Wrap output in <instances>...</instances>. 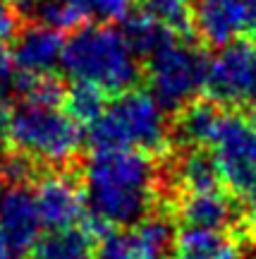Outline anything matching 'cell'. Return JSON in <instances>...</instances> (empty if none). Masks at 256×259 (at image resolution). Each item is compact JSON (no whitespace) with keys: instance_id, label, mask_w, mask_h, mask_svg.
<instances>
[{"instance_id":"d4e9b609","label":"cell","mask_w":256,"mask_h":259,"mask_svg":"<svg viewBox=\"0 0 256 259\" xmlns=\"http://www.w3.org/2000/svg\"><path fill=\"white\" fill-rule=\"evenodd\" d=\"M0 259H19V252L0 235Z\"/></svg>"},{"instance_id":"3957f363","label":"cell","mask_w":256,"mask_h":259,"mask_svg":"<svg viewBox=\"0 0 256 259\" xmlns=\"http://www.w3.org/2000/svg\"><path fill=\"white\" fill-rule=\"evenodd\" d=\"M168 122L165 108L153 94L125 92L106 106L98 120L91 122V142L96 149H132L156 151L165 144Z\"/></svg>"},{"instance_id":"484cf974","label":"cell","mask_w":256,"mask_h":259,"mask_svg":"<svg viewBox=\"0 0 256 259\" xmlns=\"http://www.w3.org/2000/svg\"><path fill=\"white\" fill-rule=\"evenodd\" d=\"M249 34L256 36V0H249Z\"/></svg>"},{"instance_id":"4fadbf2b","label":"cell","mask_w":256,"mask_h":259,"mask_svg":"<svg viewBox=\"0 0 256 259\" xmlns=\"http://www.w3.org/2000/svg\"><path fill=\"white\" fill-rule=\"evenodd\" d=\"M173 259H244L239 245L220 231L184 228L173 240Z\"/></svg>"},{"instance_id":"5bb4252c","label":"cell","mask_w":256,"mask_h":259,"mask_svg":"<svg viewBox=\"0 0 256 259\" xmlns=\"http://www.w3.org/2000/svg\"><path fill=\"white\" fill-rule=\"evenodd\" d=\"M91 247V233L74 226V228H65V231H50L46 238L36 242L34 254L36 259H89Z\"/></svg>"},{"instance_id":"9a60e30c","label":"cell","mask_w":256,"mask_h":259,"mask_svg":"<svg viewBox=\"0 0 256 259\" xmlns=\"http://www.w3.org/2000/svg\"><path fill=\"white\" fill-rule=\"evenodd\" d=\"M223 113L225 111H220V106L216 103H189L177 122V132L187 144L209 147L220 125Z\"/></svg>"},{"instance_id":"52a82bcc","label":"cell","mask_w":256,"mask_h":259,"mask_svg":"<svg viewBox=\"0 0 256 259\" xmlns=\"http://www.w3.org/2000/svg\"><path fill=\"white\" fill-rule=\"evenodd\" d=\"M170 245V226L163 219H144L106 235L98 245V259H165Z\"/></svg>"},{"instance_id":"ba28073f","label":"cell","mask_w":256,"mask_h":259,"mask_svg":"<svg viewBox=\"0 0 256 259\" xmlns=\"http://www.w3.org/2000/svg\"><path fill=\"white\" fill-rule=\"evenodd\" d=\"M41 213L36 194L24 185H8L0 192V235L22 254L41 240Z\"/></svg>"},{"instance_id":"7a4b0ae2","label":"cell","mask_w":256,"mask_h":259,"mask_svg":"<svg viewBox=\"0 0 256 259\" xmlns=\"http://www.w3.org/2000/svg\"><path fill=\"white\" fill-rule=\"evenodd\" d=\"M60 67L74 84H91L115 94H125L139 77L137 53L125 31L108 24L77 29L72 38L65 41Z\"/></svg>"},{"instance_id":"6da1fadb","label":"cell","mask_w":256,"mask_h":259,"mask_svg":"<svg viewBox=\"0 0 256 259\" xmlns=\"http://www.w3.org/2000/svg\"><path fill=\"white\" fill-rule=\"evenodd\" d=\"M156 168L144 151L96 149L84 166V202L108 226H137L151 209Z\"/></svg>"},{"instance_id":"7402d4cb","label":"cell","mask_w":256,"mask_h":259,"mask_svg":"<svg viewBox=\"0 0 256 259\" xmlns=\"http://www.w3.org/2000/svg\"><path fill=\"white\" fill-rule=\"evenodd\" d=\"M3 173H5V178L10 180V185H22L29 176V161L17 158V156L8 158V161H5V168H3Z\"/></svg>"},{"instance_id":"603a6c76","label":"cell","mask_w":256,"mask_h":259,"mask_svg":"<svg viewBox=\"0 0 256 259\" xmlns=\"http://www.w3.org/2000/svg\"><path fill=\"white\" fill-rule=\"evenodd\" d=\"M10 74H12V56L5 48V44L0 41V87L10 79Z\"/></svg>"},{"instance_id":"8fae6325","label":"cell","mask_w":256,"mask_h":259,"mask_svg":"<svg viewBox=\"0 0 256 259\" xmlns=\"http://www.w3.org/2000/svg\"><path fill=\"white\" fill-rule=\"evenodd\" d=\"M34 194L43 228L65 231L79 223V216L84 211V197L79 187L74 185V180L65 176H48L38 183Z\"/></svg>"},{"instance_id":"277c9868","label":"cell","mask_w":256,"mask_h":259,"mask_svg":"<svg viewBox=\"0 0 256 259\" xmlns=\"http://www.w3.org/2000/svg\"><path fill=\"white\" fill-rule=\"evenodd\" d=\"M10 139L24 156L60 166L77 156L82 130L60 106L24 101L10 118Z\"/></svg>"},{"instance_id":"44dd1931","label":"cell","mask_w":256,"mask_h":259,"mask_svg":"<svg viewBox=\"0 0 256 259\" xmlns=\"http://www.w3.org/2000/svg\"><path fill=\"white\" fill-rule=\"evenodd\" d=\"M17 10L0 0V41L12 38L17 34Z\"/></svg>"},{"instance_id":"2e32d148","label":"cell","mask_w":256,"mask_h":259,"mask_svg":"<svg viewBox=\"0 0 256 259\" xmlns=\"http://www.w3.org/2000/svg\"><path fill=\"white\" fill-rule=\"evenodd\" d=\"M177 183L184 192H201V190H213L220 187V170L211 154L194 149L189 154H184L182 161L177 163Z\"/></svg>"},{"instance_id":"ffe728a7","label":"cell","mask_w":256,"mask_h":259,"mask_svg":"<svg viewBox=\"0 0 256 259\" xmlns=\"http://www.w3.org/2000/svg\"><path fill=\"white\" fill-rule=\"evenodd\" d=\"M67 5H72L84 19L93 17L101 22H115L125 19L129 10L134 5V0H65Z\"/></svg>"},{"instance_id":"7c38bea8","label":"cell","mask_w":256,"mask_h":259,"mask_svg":"<svg viewBox=\"0 0 256 259\" xmlns=\"http://www.w3.org/2000/svg\"><path fill=\"white\" fill-rule=\"evenodd\" d=\"M177 211H180V219L187 223V228H203V231L223 233L242 221L239 204L220 187L201 190V192H184Z\"/></svg>"},{"instance_id":"ac0fdd59","label":"cell","mask_w":256,"mask_h":259,"mask_svg":"<svg viewBox=\"0 0 256 259\" xmlns=\"http://www.w3.org/2000/svg\"><path fill=\"white\" fill-rule=\"evenodd\" d=\"M194 0H144V15L156 19L170 34L184 31L192 24Z\"/></svg>"},{"instance_id":"cb8c5ba5","label":"cell","mask_w":256,"mask_h":259,"mask_svg":"<svg viewBox=\"0 0 256 259\" xmlns=\"http://www.w3.org/2000/svg\"><path fill=\"white\" fill-rule=\"evenodd\" d=\"M10 111H8V106L0 101V147L5 144V139L10 137Z\"/></svg>"},{"instance_id":"5b68a950","label":"cell","mask_w":256,"mask_h":259,"mask_svg":"<svg viewBox=\"0 0 256 259\" xmlns=\"http://www.w3.org/2000/svg\"><path fill=\"white\" fill-rule=\"evenodd\" d=\"M209 60L199 48L170 38L148 58V84L163 108H182L206 87Z\"/></svg>"},{"instance_id":"8992f818","label":"cell","mask_w":256,"mask_h":259,"mask_svg":"<svg viewBox=\"0 0 256 259\" xmlns=\"http://www.w3.org/2000/svg\"><path fill=\"white\" fill-rule=\"evenodd\" d=\"M206 92L220 106H256V41H232L209 60Z\"/></svg>"},{"instance_id":"30bf717a","label":"cell","mask_w":256,"mask_h":259,"mask_svg":"<svg viewBox=\"0 0 256 259\" xmlns=\"http://www.w3.org/2000/svg\"><path fill=\"white\" fill-rule=\"evenodd\" d=\"M63 51L65 41L60 31L46 24H36L17 36L12 51V67L22 79H41L48 77L58 65H63Z\"/></svg>"},{"instance_id":"9c48e42d","label":"cell","mask_w":256,"mask_h":259,"mask_svg":"<svg viewBox=\"0 0 256 259\" xmlns=\"http://www.w3.org/2000/svg\"><path fill=\"white\" fill-rule=\"evenodd\" d=\"M192 24L211 46H228L249 31V0H196Z\"/></svg>"},{"instance_id":"d6986e66","label":"cell","mask_w":256,"mask_h":259,"mask_svg":"<svg viewBox=\"0 0 256 259\" xmlns=\"http://www.w3.org/2000/svg\"><path fill=\"white\" fill-rule=\"evenodd\" d=\"M106 108L103 92L91 84H72V89L67 94V113L77 122H96L98 115Z\"/></svg>"},{"instance_id":"e0dca14e","label":"cell","mask_w":256,"mask_h":259,"mask_svg":"<svg viewBox=\"0 0 256 259\" xmlns=\"http://www.w3.org/2000/svg\"><path fill=\"white\" fill-rule=\"evenodd\" d=\"M122 31L127 36L129 46L134 48V53L137 56H146V58H151L158 48H163L173 38V34L168 29L161 27L148 15H139V17L127 19V24H125Z\"/></svg>"}]
</instances>
